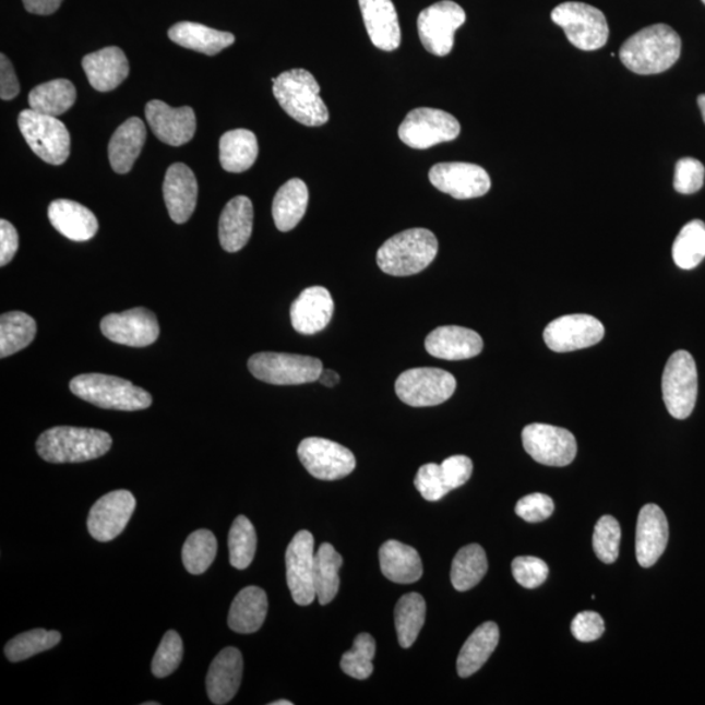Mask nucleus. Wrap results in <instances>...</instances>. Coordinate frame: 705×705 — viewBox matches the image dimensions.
I'll use <instances>...</instances> for the list:
<instances>
[{"label":"nucleus","mask_w":705,"mask_h":705,"mask_svg":"<svg viewBox=\"0 0 705 705\" xmlns=\"http://www.w3.org/2000/svg\"><path fill=\"white\" fill-rule=\"evenodd\" d=\"M512 575L527 589L540 587L549 576L548 564L536 557H517L512 562Z\"/></svg>","instance_id":"8fccbe9b"},{"label":"nucleus","mask_w":705,"mask_h":705,"mask_svg":"<svg viewBox=\"0 0 705 705\" xmlns=\"http://www.w3.org/2000/svg\"><path fill=\"white\" fill-rule=\"evenodd\" d=\"M62 635L58 631L37 629L20 634L5 644L4 655L11 662L28 660L32 656L55 648L61 643Z\"/></svg>","instance_id":"37998d69"},{"label":"nucleus","mask_w":705,"mask_h":705,"mask_svg":"<svg viewBox=\"0 0 705 705\" xmlns=\"http://www.w3.org/2000/svg\"><path fill=\"white\" fill-rule=\"evenodd\" d=\"M319 382L324 384L325 387H335V385L340 382V375H338L334 370L323 369L321 377H319Z\"/></svg>","instance_id":"052dcab7"},{"label":"nucleus","mask_w":705,"mask_h":705,"mask_svg":"<svg viewBox=\"0 0 705 705\" xmlns=\"http://www.w3.org/2000/svg\"><path fill=\"white\" fill-rule=\"evenodd\" d=\"M425 348L429 355L445 361H462L474 358L483 349L482 337L469 328L457 325L439 327L426 337Z\"/></svg>","instance_id":"393cba45"},{"label":"nucleus","mask_w":705,"mask_h":705,"mask_svg":"<svg viewBox=\"0 0 705 705\" xmlns=\"http://www.w3.org/2000/svg\"><path fill=\"white\" fill-rule=\"evenodd\" d=\"M395 390L398 398L409 407H435L454 395L456 379L441 369H411L397 378Z\"/></svg>","instance_id":"9d476101"},{"label":"nucleus","mask_w":705,"mask_h":705,"mask_svg":"<svg viewBox=\"0 0 705 705\" xmlns=\"http://www.w3.org/2000/svg\"><path fill=\"white\" fill-rule=\"evenodd\" d=\"M366 31L375 48L394 51L402 44V29L392 0H358Z\"/></svg>","instance_id":"b1692460"},{"label":"nucleus","mask_w":705,"mask_h":705,"mask_svg":"<svg viewBox=\"0 0 705 705\" xmlns=\"http://www.w3.org/2000/svg\"><path fill=\"white\" fill-rule=\"evenodd\" d=\"M164 199L169 216L177 224L188 223L196 208L198 182L188 165L172 164L164 179Z\"/></svg>","instance_id":"5701e85b"},{"label":"nucleus","mask_w":705,"mask_h":705,"mask_svg":"<svg viewBox=\"0 0 705 705\" xmlns=\"http://www.w3.org/2000/svg\"><path fill=\"white\" fill-rule=\"evenodd\" d=\"M146 139L145 124L141 118L132 117L119 126L109 143V162L118 175H128L139 156Z\"/></svg>","instance_id":"c756f323"},{"label":"nucleus","mask_w":705,"mask_h":705,"mask_svg":"<svg viewBox=\"0 0 705 705\" xmlns=\"http://www.w3.org/2000/svg\"><path fill=\"white\" fill-rule=\"evenodd\" d=\"M271 705H292V703L289 701H277V702L271 703Z\"/></svg>","instance_id":"e2e57ef3"},{"label":"nucleus","mask_w":705,"mask_h":705,"mask_svg":"<svg viewBox=\"0 0 705 705\" xmlns=\"http://www.w3.org/2000/svg\"><path fill=\"white\" fill-rule=\"evenodd\" d=\"M697 105H700L703 121L705 123V95H701L700 97H697Z\"/></svg>","instance_id":"680f3d73"},{"label":"nucleus","mask_w":705,"mask_h":705,"mask_svg":"<svg viewBox=\"0 0 705 705\" xmlns=\"http://www.w3.org/2000/svg\"><path fill=\"white\" fill-rule=\"evenodd\" d=\"M662 397L671 416L686 420L693 414L697 398V370L693 356L686 350L671 355L662 375Z\"/></svg>","instance_id":"1a4fd4ad"},{"label":"nucleus","mask_w":705,"mask_h":705,"mask_svg":"<svg viewBox=\"0 0 705 705\" xmlns=\"http://www.w3.org/2000/svg\"><path fill=\"white\" fill-rule=\"evenodd\" d=\"M669 524L657 504H647L641 511L636 525V558L638 564L649 569L656 564L668 547Z\"/></svg>","instance_id":"412c9836"},{"label":"nucleus","mask_w":705,"mask_h":705,"mask_svg":"<svg viewBox=\"0 0 705 705\" xmlns=\"http://www.w3.org/2000/svg\"><path fill=\"white\" fill-rule=\"evenodd\" d=\"M377 644L370 634H359L356 637L352 648L342 657V669L356 680H368L374 671L372 658L375 656Z\"/></svg>","instance_id":"49530a36"},{"label":"nucleus","mask_w":705,"mask_h":705,"mask_svg":"<svg viewBox=\"0 0 705 705\" xmlns=\"http://www.w3.org/2000/svg\"><path fill=\"white\" fill-rule=\"evenodd\" d=\"M145 118L153 134L165 144L181 146L195 136L196 117L190 106L176 109L159 99H152L145 106Z\"/></svg>","instance_id":"aec40b11"},{"label":"nucleus","mask_w":705,"mask_h":705,"mask_svg":"<svg viewBox=\"0 0 705 705\" xmlns=\"http://www.w3.org/2000/svg\"><path fill=\"white\" fill-rule=\"evenodd\" d=\"M20 93V84L10 59L4 55L0 56V97L4 101H11Z\"/></svg>","instance_id":"13d9d810"},{"label":"nucleus","mask_w":705,"mask_h":705,"mask_svg":"<svg viewBox=\"0 0 705 705\" xmlns=\"http://www.w3.org/2000/svg\"><path fill=\"white\" fill-rule=\"evenodd\" d=\"M268 613V597L262 588L248 587L232 601L228 624L238 634H252L261 630Z\"/></svg>","instance_id":"2f4dec72"},{"label":"nucleus","mask_w":705,"mask_h":705,"mask_svg":"<svg viewBox=\"0 0 705 705\" xmlns=\"http://www.w3.org/2000/svg\"><path fill=\"white\" fill-rule=\"evenodd\" d=\"M681 49V37L671 26L655 24L631 36L622 45L620 58L637 75H657L673 68Z\"/></svg>","instance_id":"f257e3e1"},{"label":"nucleus","mask_w":705,"mask_h":705,"mask_svg":"<svg viewBox=\"0 0 705 705\" xmlns=\"http://www.w3.org/2000/svg\"><path fill=\"white\" fill-rule=\"evenodd\" d=\"M343 565V558L331 543H322L315 554L314 583L319 602L327 605L335 600L340 577L338 571Z\"/></svg>","instance_id":"ea45409f"},{"label":"nucleus","mask_w":705,"mask_h":705,"mask_svg":"<svg viewBox=\"0 0 705 705\" xmlns=\"http://www.w3.org/2000/svg\"><path fill=\"white\" fill-rule=\"evenodd\" d=\"M426 620V602L418 594L405 595L398 600L395 609V624L398 643L403 648H410L420 635Z\"/></svg>","instance_id":"a19ab883"},{"label":"nucleus","mask_w":705,"mask_h":705,"mask_svg":"<svg viewBox=\"0 0 705 705\" xmlns=\"http://www.w3.org/2000/svg\"><path fill=\"white\" fill-rule=\"evenodd\" d=\"M571 633L576 641L590 643L600 638L605 633L602 617L595 611L578 613L571 623Z\"/></svg>","instance_id":"5fc2aeb1"},{"label":"nucleus","mask_w":705,"mask_h":705,"mask_svg":"<svg viewBox=\"0 0 705 705\" xmlns=\"http://www.w3.org/2000/svg\"><path fill=\"white\" fill-rule=\"evenodd\" d=\"M498 643L499 629L494 622H487L477 628L458 654V676L467 678L477 673L493 655Z\"/></svg>","instance_id":"f704fd0d"},{"label":"nucleus","mask_w":705,"mask_h":705,"mask_svg":"<svg viewBox=\"0 0 705 705\" xmlns=\"http://www.w3.org/2000/svg\"><path fill=\"white\" fill-rule=\"evenodd\" d=\"M415 485L420 494L429 502H438L450 493L447 483L444 481L441 465L425 464L417 471Z\"/></svg>","instance_id":"603ef678"},{"label":"nucleus","mask_w":705,"mask_h":705,"mask_svg":"<svg viewBox=\"0 0 705 705\" xmlns=\"http://www.w3.org/2000/svg\"><path fill=\"white\" fill-rule=\"evenodd\" d=\"M432 186L458 201L487 195L491 189L488 171L468 163H442L429 171Z\"/></svg>","instance_id":"dca6fc26"},{"label":"nucleus","mask_w":705,"mask_h":705,"mask_svg":"<svg viewBox=\"0 0 705 705\" xmlns=\"http://www.w3.org/2000/svg\"><path fill=\"white\" fill-rule=\"evenodd\" d=\"M516 515L528 523L547 521L554 512V502L549 495L541 493L529 494L517 502Z\"/></svg>","instance_id":"864d4df0"},{"label":"nucleus","mask_w":705,"mask_h":705,"mask_svg":"<svg viewBox=\"0 0 705 705\" xmlns=\"http://www.w3.org/2000/svg\"><path fill=\"white\" fill-rule=\"evenodd\" d=\"M183 658V643L177 631H168L163 637L152 661V673L157 678L175 673Z\"/></svg>","instance_id":"09e8293b"},{"label":"nucleus","mask_w":705,"mask_h":705,"mask_svg":"<svg viewBox=\"0 0 705 705\" xmlns=\"http://www.w3.org/2000/svg\"><path fill=\"white\" fill-rule=\"evenodd\" d=\"M462 126L454 116L443 110L418 108L405 117L398 138L414 150H429L441 143L455 141Z\"/></svg>","instance_id":"9b49d317"},{"label":"nucleus","mask_w":705,"mask_h":705,"mask_svg":"<svg viewBox=\"0 0 705 705\" xmlns=\"http://www.w3.org/2000/svg\"><path fill=\"white\" fill-rule=\"evenodd\" d=\"M258 155V139L250 130H231L219 139V163L226 171L249 170L255 164Z\"/></svg>","instance_id":"c9c22d12"},{"label":"nucleus","mask_w":705,"mask_h":705,"mask_svg":"<svg viewBox=\"0 0 705 705\" xmlns=\"http://www.w3.org/2000/svg\"><path fill=\"white\" fill-rule=\"evenodd\" d=\"M467 20V13L455 2L443 0L428 7L418 16L417 28L423 48L437 57L449 56L455 33Z\"/></svg>","instance_id":"f8f14e48"},{"label":"nucleus","mask_w":705,"mask_h":705,"mask_svg":"<svg viewBox=\"0 0 705 705\" xmlns=\"http://www.w3.org/2000/svg\"><path fill=\"white\" fill-rule=\"evenodd\" d=\"M249 370L259 381L275 385H297L319 381L321 359L289 352L262 351L249 359Z\"/></svg>","instance_id":"6e6552de"},{"label":"nucleus","mask_w":705,"mask_h":705,"mask_svg":"<svg viewBox=\"0 0 705 705\" xmlns=\"http://www.w3.org/2000/svg\"><path fill=\"white\" fill-rule=\"evenodd\" d=\"M36 335L35 319L22 311L5 312L0 318V357H10L29 347Z\"/></svg>","instance_id":"4c0bfd02"},{"label":"nucleus","mask_w":705,"mask_h":705,"mask_svg":"<svg viewBox=\"0 0 705 705\" xmlns=\"http://www.w3.org/2000/svg\"><path fill=\"white\" fill-rule=\"evenodd\" d=\"M217 554V540L207 529L195 530L186 540L182 549V561L186 570L192 575H202L211 567Z\"/></svg>","instance_id":"c03bdc74"},{"label":"nucleus","mask_w":705,"mask_h":705,"mask_svg":"<svg viewBox=\"0 0 705 705\" xmlns=\"http://www.w3.org/2000/svg\"><path fill=\"white\" fill-rule=\"evenodd\" d=\"M286 582L292 600L299 607H308L314 602L315 583V553L314 537L309 530H299L286 549Z\"/></svg>","instance_id":"2eb2a0df"},{"label":"nucleus","mask_w":705,"mask_h":705,"mask_svg":"<svg viewBox=\"0 0 705 705\" xmlns=\"http://www.w3.org/2000/svg\"><path fill=\"white\" fill-rule=\"evenodd\" d=\"M254 224V208L248 196H236L226 204L219 217L218 237L228 252L242 250L250 241Z\"/></svg>","instance_id":"cd10ccee"},{"label":"nucleus","mask_w":705,"mask_h":705,"mask_svg":"<svg viewBox=\"0 0 705 705\" xmlns=\"http://www.w3.org/2000/svg\"><path fill=\"white\" fill-rule=\"evenodd\" d=\"M438 254V239L434 232L409 229L391 237L378 250L377 262L384 274L411 276L420 274L434 262Z\"/></svg>","instance_id":"20e7f679"},{"label":"nucleus","mask_w":705,"mask_h":705,"mask_svg":"<svg viewBox=\"0 0 705 705\" xmlns=\"http://www.w3.org/2000/svg\"><path fill=\"white\" fill-rule=\"evenodd\" d=\"M605 336L604 325L598 319L585 314L564 315L549 323L543 338L548 347L557 352H567L594 347Z\"/></svg>","instance_id":"a211bd4d"},{"label":"nucleus","mask_w":705,"mask_h":705,"mask_svg":"<svg viewBox=\"0 0 705 705\" xmlns=\"http://www.w3.org/2000/svg\"><path fill=\"white\" fill-rule=\"evenodd\" d=\"M702 2L705 4V0H702Z\"/></svg>","instance_id":"69168bd1"},{"label":"nucleus","mask_w":705,"mask_h":705,"mask_svg":"<svg viewBox=\"0 0 705 705\" xmlns=\"http://www.w3.org/2000/svg\"><path fill=\"white\" fill-rule=\"evenodd\" d=\"M135 509L136 499L130 491H111L93 504L86 527L95 540L112 541L128 527Z\"/></svg>","instance_id":"f3484780"},{"label":"nucleus","mask_w":705,"mask_h":705,"mask_svg":"<svg viewBox=\"0 0 705 705\" xmlns=\"http://www.w3.org/2000/svg\"><path fill=\"white\" fill-rule=\"evenodd\" d=\"M230 564L237 570L248 569L254 561L258 537L254 525L248 517L238 516L229 531Z\"/></svg>","instance_id":"a18cd8bd"},{"label":"nucleus","mask_w":705,"mask_h":705,"mask_svg":"<svg viewBox=\"0 0 705 705\" xmlns=\"http://www.w3.org/2000/svg\"><path fill=\"white\" fill-rule=\"evenodd\" d=\"M73 395L98 408L135 411L150 408L153 402L150 392L126 379L105 374H83L70 383Z\"/></svg>","instance_id":"39448f33"},{"label":"nucleus","mask_w":705,"mask_h":705,"mask_svg":"<svg viewBox=\"0 0 705 705\" xmlns=\"http://www.w3.org/2000/svg\"><path fill=\"white\" fill-rule=\"evenodd\" d=\"M243 674V657L235 647L219 652L212 661L207 681L210 701L216 705L228 704L238 693Z\"/></svg>","instance_id":"a878e982"},{"label":"nucleus","mask_w":705,"mask_h":705,"mask_svg":"<svg viewBox=\"0 0 705 705\" xmlns=\"http://www.w3.org/2000/svg\"><path fill=\"white\" fill-rule=\"evenodd\" d=\"M48 215L51 225L71 241H89L98 230V222L93 212L68 199L52 202Z\"/></svg>","instance_id":"c85d7f7f"},{"label":"nucleus","mask_w":705,"mask_h":705,"mask_svg":"<svg viewBox=\"0 0 705 705\" xmlns=\"http://www.w3.org/2000/svg\"><path fill=\"white\" fill-rule=\"evenodd\" d=\"M298 457L311 476L324 481L340 480L356 468L351 451L324 438H306L298 445Z\"/></svg>","instance_id":"ddd939ff"},{"label":"nucleus","mask_w":705,"mask_h":705,"mask_svg":"<svg viewBox=\"0 0 705 705\" xmlns=\"http://www.w3.org/2000/svg\"><path fill=\"white\" fill-rule=\"evenodd\" d=\"M277 103L295 121L319 128L328 122L330 112L321 97V85L311 72L296 69L272 79Z\"/></svg>","instance_id":"7ed1b4c3"},{"label":"nucleus","mask_w":705,"mask_h":705,"mask_svg":"<svg viewBox=\"0 0 705 705\" xmlns=\"http://www.w3.org/2000/svg\"><path fill=\"white\" fill-rule=\"evenodd\" d=\"M101 331L112 343L144 348L157 340L159 325L152 311L136 308L105 316Z\"/></svg>","instance_id":"6ab92c4d"},{"label":"nucleus","mask_w":705,"mask_h":705,"mask_svg":"<svg viewBox=\"0 0 705 705\" xmlns=\"http://www.w3.org/2000/svg\"><path fill=\"white\" fill-rule=\"evenodd\" d=\"M489 569L487 553L480 545L471 543L458 550L452 562L451 582L458 592L475 588Z\"/></svg>","instance_id":"58836bf2"},{"label":"nucleus","mask_w":705,"mask_h":705,"mask_svg":"<svg viewBox=\"0 0 705 705\" xmlns=\"http://www.w3.org/2000/svg\"><path fill=\"white\" fill-rule=\"evenodd\" d=\"M309 204L308 186L301 179L295 178L282 186L272 205L276 228L290 231L301 223Z\"/></svg>","instance_id":"72a5a7b5"},{"label":"nucleus","mask_w":705,"mask_h":705,"mask_svg":"<svg viewBox=\"0 0 705 705\" xmlns=\"http://www.w3.org/2000/svg\"><path fill=\"white\" fill-rule=\"evenodd\" d=\"M19 249V236L13 225L5 219L0 222V265L5 267Z\"/></svg>","instance_id":"4d7b16f0"},{"label":"nucleus","mask_w":705,"mask_h":705,"mask_svg":"<svg viewBox=\"0 0 705 705\" xmlns=\"http://www.w3.org/2000/svg\"><path fill=\"white\" fill-rule=\"evenodd\" d=\"M63 0H23L25 10L35 15H51L59 10Z\"/></svg>","instance_id":"bf43d9fd"},{"label":"nucleus","mask_w":705,"mask_h":705,"mask_svg":"<svg viewBox=\"0 0 705 705\" xmlns=\"http://www.w3.org/2000/svg\"><path fill=\"white\" fill-rule=\"evenodd\" d=\"M441 469L449 489L454 490L469 481L471 471H474V463L467 456L456 455L445 458L441 464Z\"/></svg>","instance_id":"6e6d98bb"},{"label":"nucleus","mask_w":705,"mask_h":705,"mask_svg":"<svg viewBox=\"0 0 705 705\" xmlns=\"http://www.w3.org/2000/svg\"><path fill=\"white\" fill-rule=\"evenodd\" d=\"M621 536V525L616 517L605 515L598 521L594 531V549L598 560L607 564L618 560Z\"/></svg>","instance_id":"de8ad7c7"},{"label":"nucleus","mask_w":705,"mask_h":705,"mask_svg":"<svg viewBox=\"0 0 705 705\" xmlns=\"http://www.w3.org/2000/svg\"><path fill=\"white\" fill-rule=\"evenodd\" d=\"M551 20L560 25L575 48L594 51L604 48L609 38V25L602 11L581 2L562 3L551 12Z\"/></svg>","instance_id":"0eeeda50"},{"label":"nucleus","mask_w":705,"mask_h":705,"mask_svg":"<svg viewBox=\"0 0 705 705\" xmlns=\"http://www.w3.org/2000/svg\"><path fill=\"white\" fill-rule=\"evenodd\" d=\"M82 65L89 84L98 92L115 91L130 73L128 57L117 46L85 56Z\"/></svg>","instance_id":"bb28decb"},{"label":"nucleus","mask_w":705,"mask_h":705,"mask_svg":"<svg viewBox=\"0 0 705 705\" xmlns=\"http://www.w3.org/2000/svg\"><path fill=\"white\" fill-rule=\"evenodd\" d=\"M111 444L112 439L106 431L56 426L39 435L36 447L45 462L71 464L95 461L108 454Z\"/></svg>","instance_id":"f03ea898"},{"label":"nucleus","mask_w":705,"mask_h":705,"mask_svg":"<svg viewBox=\"0 0 705 705\" xmlns=\"http://www.w3.org/2000/svg\"><path fill=\"white\" fill-rule=\"evenodd\" d=\"M381 570L389 581L411 584L420 581L423 572L420 554L408 545L390 540L379 550Z\"/></svg>","instance_id":"7c9ffc66"},{"label":"nucleus","mask_w":705,"mask_h":705,"mask_svg":"<svg viewBox=\"0 0 705 705\" xmlns=\"http://www.w3.org/2000/svg\"><path fill=\"white\" fill-rule=\"evenodd\" d=\"M705 258V224L694 219L683 226L673 244L674 263L681 270H694Z\"/></svg>","instance_id":"79ce46f5"},{"label":"nucleus","mask_w":705,"mask_h":705,"mask_svg":"<svg viewBox=\"0 0 705 705\" xmlns=\"http://www.w3.org/2000/svg\"><path fill=\"white\" fill-rule=\"evenodd\" d=\"M334 315V299L322 286L304 289L292 302L290 321L292 328L302 335H315L323 331Z\"/></svg>","instance_id":"4be33fe9"},{"label":"nucleus","mask_w":705,"mask_h":705,"mask_svg":"<svg viewBox=\"0 0 705 705\" xmlns=\"http://www.w3.org/2000/svg\"><path fill=\"white\" fill-rule=\"evenodd\" d=\"M20 132L36 155L50 165H63L71 151L68 128L57 117L23 110L17 119Z\"/></svg>","instance_id":"423d86ee"},{"label":"nucleus","mask_w":705,"mask_h":705,"mask_svg":"<svg viewBox=\"0 0 705 705\" xmlns=\"http://www.w3.org/2000/svg\"><path fill=\"white\" fill-rule=\"evenodd\" d=\"M75 101L76 88L68 79L51 80L29 93L31 109L57 118L70 110Z\"/></svg>","instance_id":"e433bc0d"},{"label":"nucleus","mask_w":705,"mask_h":705,"mask_svg":"<svg viewBox=\"0 0 705 705\" xmlns=\"http://www.w3.org/2000/svg\"><path fill=\"white\" fill-rule=\"evenodd\" d=\"M169 38L184 49L202 52V55L210 57L217 56L218 52L236 43L235 35L229 32L212 29L208 26L191 22L172 25L169 29Z\"/></svg>","instance_id":"473e14b6"},{"label":"nucleus","mask_w":705,"mask_h":705,"mask_svg":"<svg viewBox=\"0 0 705 705\" xmlns=\"http://www.w3.org/2000/svg\"><path fill=\"white\" fill-rule=\"evenodd\" d=\"M523 444L528 455L548 467H565L575 461L576 439L569 430L545 423H531L523 430Z\"/></svg>","instance_id":"4468645a"},{"label":"nucleus","mask_w":705,"mask_h":705,"mask_svg":"<svg viewBox=\"0 0 705 705\" xmlns=\"http://www.w3.org/2000/svg\"><path fill=\"white\" fill-rule=\"evenodd\" d=\"M144 704H145V705H157L158 703H155V702H148V703H144Z\"/></svg>","instance_id":"0e129e2a"},{"label":"nucleus","mask_w":705,"mask_h":705,"mask_svg":"<svg viewBox=\"0 0 705 705\" xmlns=\"http://www.w3.org/2000/svg\"><path fill=\"white\" fill-rule=\"evenodd\" d=\"M705 178V168L700 159L693 157L681 158L676 166L674 189L683 195L695 194L702 190Z\"/></svg>","instance_id":"3c124183"}]
</instances>
